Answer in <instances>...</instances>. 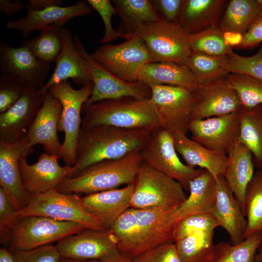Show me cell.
Here are the masks:
<instances>
[{
    "label": "cell",
    "instance_id": "cell-1",
    "mask_svg": "<svg viewBox=\"0 0 262 262\" xmlns=\"http://www.w3.org/2000/svg\"><path fill=\"white\" fill-rule=\"evenodd\" d=\"M150 132L109 125L81 128L76 149L75 164L68 166L66 178L75 177L95 163L116 159L140 151L149 137Z\"/></svg>",
    "mask_w": 262,
    "mask_h": 262
},
{
    "label": "cell",
    "instance_id": "cell-2",
    "mask_svg": "<svg viewBox=\"0 0 262 262\" xmlns=\"http://www.w3.org/2000/svg\"><path fill=\"white\" fill-rule=\"evenodd\" d=\"M143 162L140 151L101 161L87 166L75 177L65 179L55 189L62 193L87 195L117 189L122 185L133 183Z\"/></svg>",
    "mask_w": 262,
    "mask_h": 262
},
{
    "label": "cell",
    "instance_id": "cell-3",
    "mask_svg": "<svg viewBox=\"0 0 262 262\" xmlns=\"http://www.w3.org/2000/svg\"><path fill=\"white\" fill-rule=\"evenodd\" d=\"M82 128L103 125L151 132L160 127L149 99L127 97L105 99L82 108Z\"/></svg>",
    "mask_w": 262,
    "mask_h": 262
},
{
    "label": "cell",
    "instance_id": "cell-4",
    "mask_svg": "<svg viewBox=\"0 0 262 262\" xmlns=\"http://www.w3.org/2000/svg\"><path fill=\"white\" fill-rule=\"evenodd\" d=\"M93 88V82H90L79 89H75L67 80L52 85L48 90L51 96L60 101L62 107L58 131L65 134L59 158L65 165L72 166L75 164L76 146L82 121L81 113L91 95Z\"/></svg>",
    "mask_w": 262,
    "mask_h": 262
},
{
    "label": "cell",
    "instance_id": "cell-5",
    "mask_svg": "<svg viewBox=\"0 0 262 262\" xmlns=\"http://www.w3.org/2000/svg\"><path fill=\"white\" fill-rule=\"evenodd\" d=\"M131 208L177 210L187 197L181 184L143 162L133 182Z\"/></svg>",
    "mask_w": 262,
    "mask_h": 262
},
{
    "label": "cell",
    "instance_id": "cell-6",
    "mask_svg": "<svg viewBox=\"0 0 262 262\" xmlns=\"http://www.w3.org/2000/svg\"><path fill=\"white\" fill-rule=\"evenodd\" d=\"M20 217L44 216L60 221L80 224L86 229L106 230L94 216L84 209L82 197L72 193L60 192L55 189L44 193L31 196L28 204L16 211Z\"/></svg>",
    "mask_w": 262,
    "mask_h": 262
},
{
    "label": "cell",
    "instance_id": "cell-7",
    "mask_svg": "<svg viewBox=\"0 0 262 262\" xmlns=\"http://www.w3.org/2000/svg\"><path fill=\"white\" fill-rule=\"evenodd\" d=\"M146 44L150 63L184 65L192 52L189 34L179 24L161 20L142 24L135 33Z\"/></svg>",
    "mask_w": 262,
    "mask_h": 262
},
{
    "label": "cell",
    "instance_id": "cell-8",
    "mask_svg": "<svg viewBox=\"0 0 262 262\" xmlns=\"http://www.w3.org/2000/svg\"><path fill=\"white\" fill-rule=\"evenodd\" d=\"M85 229L78 223L47 217H21L10 233L9 250H27L50 245Z\"/></svg>",
    "mask_w": 262,
    "mask_h": 262
},
{
    "label": "cell",
    "instance_id": "cell-9",
    "mask_svg": "<svg viewBox=\"0 0 262 262\" xmlns=\"http://www.w3.org/2000/svg\"><path fill=\"white\" fill-rule=\"evenodd\" d=\"M0 77L23 90H39L47 81L50 64L37 59L28 49L0 41Z\"/></svg>",
    "mask_w": 262,
    "mask_h": 262
},
{
    "label": "cell",
    "instance_id": "cell-10",
    "mask_svg": "<svg viewBox=\"0 0 262 262\" xmlns=\"http://www.w3.org/2000/svg\"><path fill=\"white\" fill-rule=\"evenodd\" d=\"M117 45L106 44L91 54L93 58L117 77L129 82H137L141 68L150 63L148 48L135 33L127 34Z\"/></svg>",
    "mask_w": 262,
    "mask_h": 262
},
{
    "label": "cell",
    "instance_id": "cell-11",
    "mask_svg": "<svg viewBox=\"0 0 262 262\" xmlns=\"http://www.w3.org/2000/svg\"><path fill=\"white\" fill-rule=\"evenodd\" d=\"M140 152L143 162L178 181L186 191H189L191 181L202 169L191 167L180 160L173 133L161 127L150 133Z\"/></svg>",
    "mask_w": 262,
    "mask_h": 262
},
{
    "label": "cell",
    "instance_id": "cell-12",
    "mask_svg": "<svg viewBox=\"0 0 262 262\" xmlns=\"http://www.w3.org/2000/svg\"><path fill=\"white\" fill-rule=\"evenodd\" d=\"M150 104L160 127L172 133H187L193 119L195 98L192 92L176 86L151 85Z\"/></svg>",
    "mask_w": 262,
    "mask_h": 262
},
{
    "label": "cell",
    "instance_id": "cell-13",
    "mask_svg": "<svg viewBox=\"0 0 262 262\" xmlns=\"http://www.w3.org/2000/svg\"><path fill=\"white\" fill-rule=\"evenodd\" d=\"M74 39L76 48L91 75L93 84L91 95L83 108L100 100L122 97L150 99L151 91L149 86L139 82H127L115 76L87 52L77 34Z\"/></svg>",
    "mask_w": 262,
    "mask_h": 262
},
{
    "label": "cell",
    "instance_id": "cell-14",
    "mask_svg": "<svg viewBox=\"0 0 262 262\" xmlns=\"http://www.w3.org/2000/svg\"><path fill=\"white\" fill-rule=\"evenodd\" d=\"M134 209L136 218V239L130 258L159 245L174 243L173 235L177 210L162 208Z\"/></svg>",
    "mask_w": 262,
    "mask_h": 262
},
{
    "label": "cell",
    "instance_id": "cell-15",
    "mask_svg": "<svg viewBox=\"0 0 262 262\" xmlns=\"http://www.w3.org/2000/svg\"><path fill=\"white\" fill-rule=\"evenodd\" d=\"M239 111L222 116L193 119L188 131L191 139L208 148L227 154L238 141Z\"/></svg>",
    "mask_w": 262,
    "mask_h": 262
},
{
    "label": "cell",
    "instance_id": "cell-16",
    "mask_svg": "<svg viewBox=\"0 0 262 262\" xmlns=\"http://www.w3.org/2000/svg\"><path fill=\"white\" fill-rule=\"evenodd\" d=\"M31 149L27 135L15 143L0 142V187L17 211L28 204L31 196L24 189L18 166L19 158Z\"/></svg>",
    "mask_w": 262,
    "mask_h": 262
},
{
    "label": "cell",
    "instance_id": "cell-17",
    "mask_svg": "<svg viewBox=\"0 0 262 262\" xmlns=\"http://www.w3.org/2000/svg\"><path fill=\"white\" fill-rule=\"evenodd\" d=\"M55 246L62 258L101 260L117 249V241L110 230L85 229L62 239Z\"/></svg>",
    "mask_w": 262,
    "mask_h": 262
},
{
    "label": "cell",
    "instance_id": "cell-18",
    "mask_svg": "<svg viewBox=\"0 0 262 262\" xmlns=\"http://www.w3.org/2000/svg\"><path fill=\"white\" fill-rule=\"evenodd\" d=\"M43 100L40 90H24L12 107L0 114V142L12 143L24 138Z\"/></svg>",
    "mask_w": 262,
    "mask_h": 262
},
{
    "label": "cell",
    "instance_id": "cell-19",
    "mask_svg": "<svg viewBox=\"0 0 262 262\" xmlns=\"http://www.w3.org/2000/svg\"><path fill=\"white\" fill-rule=\"evenodd\" d=\"M26 156L19 158L18 166L23 186L30 196L55 189L67 178L68 166L59 164L58 156L43 153L33 164H28Z\"/></svg>",
    "mask_w": 262,
    "mask_h": 262
},
{
    "label": "cell",
    "instance_id": "cell-20",
    "mask_svg": "<svg viewBox=\"0 0 262 262\" xmlns=\"http://www.w3.org/2000/svg\"><path fill=\"white\" fill-rule=\"evenodd\" d=\"M26 16L6 24L7 30L20 32L27 38L33 31H40L54 25L64 27L72 18L87 16L93 13V9L84 0H79L67 6H56L40 10H34L28 6Z\"/></svg>",
    "mask_w": 262,
    "mask_h": 262
},
{
    "label": "cell",
    "instance_id": "cell-21",
    "mask_svg": "<svg viewBox=\"0 0 262 262\" xmlns=\"http://www.w3.org/2000/svg\"><path fill=\"white\" fill-rule=\"evenodd\" d=\"M193 93L195 107L193 119L226 115L238 112L242 107L236 92L226 77L199 85Z\"/></svg>",
    "mask_w": 262,
    "mask_h": 262
},
{
    "label": "cell",
    "instance_id": "cell-22",
    "mask_svg": "<svg viewBox=\"0 0 262 262\" xmlns=\"http://www.w3.org/2000/svg\"><path fill=\"white\" fill-rule=\"evenodd\" d=\"M215 200L211 213L229 235L230 243L238 245L244 239L247 219L240 205L221 175L215 179Z\"/></svg>",
    "mask_w": 262,
    "mask_h": 262
},
{
    "label": "cell",
    "instance_id": "cell-23",
    "mask_svg": "<svg viewBox=\"0 0 262 262\" xmlns=\"http://www.w3.org/2000/svg\"><path fill=\"white\" fill-rule=\"evenodd\" d=\"M62 109L60 101L49 91L44 95L42 105L27 134L31 148L41 144L46 153L59 157L62 144L59 142L57 131Z\"/></svg>",
    "mask_w": 262,
    "mask_h": 262
},
{
    "label": "cell",
    "instance_id": "cell-24",
    "mask_svg": "<svg viewBox=\"0 0 262 262\" xmlns=\"http://www.w3.org/2000/svg\"><path fill=\"white\" fill-rule=\"evenodd\" d=\"M62 50L55 61V69L47 82L40 90L44 95L52 85L72 79L80 85L92 82L91 75L77 50L74 36L69 29L60 28Z\"/></svg>",
    "mask_w": 262,
    "mask_h": 262
},
{
    "label": "cell",
    "instance_id": "cell-25",
    "mask_svg": "<svg viewBox=\"0 0 262 262\" xmlns=\"http://www.w3.org/2000/svg\"><path fill=\"white\" fill-rule=\"evenodd\" d=\"M133 183L122 188L102 191L82 197L85 211L109 230L118 218L131 208Z\"/></svg>",
    "mask_w": 262,
    "mask_h": 262
},
{
    "label": "cell",
    "instance_id": "cell-26",
    "mask_svg": "<svg viewBox=\"0 0 262 262\" xmlns=\"http://www.w3.org/2000/svg\"><path fill=\"white\" fill-rule=\"evenodd\" d=\"M137 82L148 86H179L194 93L199 85L191 70L185 65L174 62L149 63L140 70Z\"/></svg>",
    "mask_w": 262,
    "mask_h": 262
},
{
    "label": "cell",
    "instance_id": "cell-27",
    "mask_svg": "<svg viewBox=\"0 0 262 262\" xmlns=\"http://www.w3.org/2000/svg\"><path fill=\"white\" fill-rule=\"evenodd\" d=\"M175 148L187 165L208 171L215 180L223 175L227 161V155L211 150L189 138L186 133H173Z\"/></svg>",
    "mask_w": 262,
    "mask_h": 262
},
{
    "label": "cell",
    "instance_id": "cell-28",
    "mask_svg": "<svg viewBox=\"0 0 262 262\" xmlns=\"http://www.w3.org/2000/svg\"><path fill=\"white\" fill-rule=\"evenodd\" d=\"M254 167L250 151L237 141L227 154L223 176L239 203L244 214L245 192L254 175Z\"/></svg>",
    "mask_w": 262,
    "mask_h": 262
},
{
    "label": "cell",
    "instance_id": "cell-29",
    "mask_svg": "<svg viewBox=\"0 0 262 262\" xmlns=\"http://www.w3.org/2000/svg\"><path fill=\"white\" fill-rule=\"evenodd\" d=\"M189 191V196L174 213L175 222L190 215L211 213L215 200V180L202 169L190 182Z\"/></svg>",
    "mask_w": 262,
    "mask_h": 262
},
{
    "label": "cell",
    "instance_id": "cell-30",
    "mask_svg": "<svg viewBox=\"0 0 262 262\" xmlns=\"http://www.w3.org/2000/svg\"><path fill=\"white\" fill-rule=\"evenodd\" d=\"M227 0H184L178 23L189 34L217 24Z\"/></svg>",
    "mask_w": 262,
    "mask_h": 262
},
{
    "label": "cell",
    "instance_id": "cell-31",
    "mask_svg": "<svg viewBox=\"0 0 262 262\" xmlns=\"http://www.w3.org/2000/svg\"><path fill=\"white\" fill-rule=\"evenodd\" d=\"M240 125L238 142L250 151L254 166L262 171V105L239 111Z\"/></svg>",
    "mask_w": 262,
    "mask_h": 262
},
{
    "label": "cell",
    "instance_id": "cell-32",
    "mask_svg": "<svg viewBox=\"0 0 262 262\" xmlns=\"http://www.w3.org/2000/svg\"><path fill=\"white\" fill-rule=\"evenodd\" d=\"M111 2L121 19L117 30L122 34L134 33L143 24L161 20L151 0H113Z\"/></svg>",
    "mask_w": 262,
    "mask_h": 262
},
{
    "label": "cell",
    "instance_id": "cell-33",
    "mask_svg": "<svg viewBox=\"0 0 262 262\" xmlns=\"http://www.w3.org/2000/svg\"><path fill=\"white\" fill-rule=\"evenodd\" d=\"M227 62V55L192 51L184 65L193 73L199 85H202L226 78L230 73Z\"/></svg>",
    "mask_w": 262,
    "mask_h": 262
},
{
    "label": "cell",
    "instance_id": "cell-34",
    "mask_svg": "<svg viewBox=\"0 0 262 262\" xmlns=\"http://www.w3.org/2000/svg\"><path fill=\"white\" fill-rule=\"evenodd\" d=\"M262 8L257 0H231L218 25L223 32L244 35Z\"/></svg>",
    "mask_w": 262,
    "mask_h": 262
},
{
    "label": "cell",
    "instance_id": "cell-35",
    "mask_svg": "<svg viewBox=\"0 0 262 262\" xmlns=\"http://www.w3.org/2000/svg\"><path fill=\"white\" fill-rule=\"evenodd\" d=\"M262 242V234L245 239L238 245L227 242L214 244L208 262H258L255 256Z\"/></svg>",
    "mask_w": 262,
    "mask_h": 262
},
{
    "label": "cell",
    "instance_id": "cell-36",
    "mask_svg": "<svg viewBox=\"0 0 262 262\" xmlns=\"http://www.w3.org/2000/svg\"><path fill=\"white\" fill-rule=\"evenodd\" d=\"M244 214L247 219L244 239L262 234V171H255L246 187Z\"/></svg>",
    "mask_w": 262,
    "mask_h": 262
},
{
    "label": "cell",
    "instance_id": "cell-37",
    "mask_svg": "<svg viewBox=\"0 0 262 262\" xmlns=\"http://www.w3.org/2000/svg\"><path fill=\"white\" fill-rule=\"evenodd\" d=\"M214 232L191 234L176 240L180 262H208L212 254Z\"/></svg>",
    "mask_w": 262,
    "mask_h": 262
},
{
    "label": "cell",
    "instance_id": "cell-38",
    "mask_svg": "<svg viewBox=\"0 0 262 262\" xmlns=\"http://www.w3.org/2000/svg\"><path fill=\"white\" fill-rule=\"evenodd\" d=\"M61 28L57 25L46 27L38 36L23 41L22 46L43 62H55L62 49Z\"/></svg>",
    "mask_w": 262,
    "mask_h": 262
},
{
    "label": "cell",
    "instance_id": "cell-39",
    "mask_svg": "<svg viewBox=\"0 0 262 262\" xmlns=\"http://www.w3.org/2000/svg\"><path fill=\"white\" fill-rule=\"evenodd\" d=\"M192 51L213 55H228L232 48L224 39L223 32L216 24L199 32L189 35Z\"/></svg>",
    "mask_w": 262,
    "mask_h": 262
},
{
    "label": "cell",
    "instance_id": "cell-40",
    "mask_svg": "<svg viewBox=\"0 0 262 262\" xmlns=\"http://www.w3.org/2000/svg\"><path fill=\"white\" fill-rule=\"evenodd\" d=\"M226 79L236 92L242 107L250 109L262 105V81L234 73H230Z\"/></svg>",
    "mask_w": 262,
    "mask_h": 262
},
{
    "label": "cell",
    "instance_id": "cell-41",
    "mask_svg": "<svg viewBox=\"0 0 262 262\" xmlns=\"http://www.w3.org/2000/svg\"><path fill=\"white\" fill-rule=\"evenodd\" d=\"M109 230L116 238L118 250L130 257L136 239L134 209L130 208L126 210L118 218Z\"/></svg>",
    "mask_w": 262,
    "mask_h": 262
},
{
    "label": "cell",
    "instance_id": "cell-42",
    "mask_svg": "<svg viewBox=\"0 0 262 262\" xmlns=\"http://www.w3.org/2000/svg\"><path fill=\"white\" fill-rule=\"evenodd\" d=\"M217 227L218 223L211 213L188 216L175 222L173 229L174 240L175 241L193 234L214 232Z\"/></svg>",
    "mask_w": 262,
    "mask_h": 262
},
{
    "label": "cell",
    "instance_id": "cell-43",
    "mask_svg": "<svg viewBox=\"0 0 262 262\" xmlns=\"http://www.w3.org/2000/svg\"><path fill=\"white\" fill-rule=\"evenodd\" d=\"M227 56V68L230 73L244 74L262 81V48L250 56L240 55L233 50Z\"/></svg>",
    "mask_w": 262,
    "mask_h": 262
},
{
    "label": "cell",
    "instance_id": "cell-44",
    "mask_svg": "<svg viewBox=\"0 0 262 262\" xmlns=\"http://www.w3.org/2000/svg\"><path fill=\"white\" fill-rule=\"evenodd\" d=\"M87 2L93 9L98 13L104 24L105 32L100 40L101 43H108L118 38H126L127 34L120 33L112 26V17L113 15L117 14V11L111 0H87Z\"/></svg>",
    "mask_w": 262,
    "mask_h": 262
},
{
    "label": "cell",
    "instance_id": "cell-45",
    "mask_svg": "<svg viewBox=\"0 0 262 262\" xmlns=\"http://www.w3.org/2000/svg\"><path fill=\"white\" fill-rule=\"evenodd\" d=\"M16 211L0 187V241L5 247L8 246L10 233L20 219Z\"/></svg>",
    "mask_w": 262,
    "mask_h": 262
},
{
    "label": "cell",
    "instance_id": "cell-46",
    "mask_svg": "<svg viewBox=\"0 0 262 262\" xmlns=\"http://www.w3.org/2000/svg\"><path fill=\"white\" fill-rule=\"evenodd\" d=\"M11 252L15 262H59L62 258L56 246L52 244Z\"/></svg>",
    "mask_w": 262,
    "mask_h": 262
},
{
    "label": "cell",
    "instance_id": "cell-47",
    "mask_svg": "<svg viewBox=\"0 0 262 262\" xmlns=\"http://www.w3.org/2000/svg\"><path fill=\"white\" fill-rule=\"evenodd\" d=\"M133 262H180L174 243L151 248L133 258Z\"/></svg>",
    "mask_w": 262,
    "mask_h": 262
},
{
    "label": "cell",
    "instance_id": "cell-48",
    "mask_svg": "<svg viewBox=\"0 0 262 262\" xmlns=\"http://www.w3.org/2000/svg\"><path fill=\"white\" fill-rule=\"evenodd\" d=\"M151 1L162 20L178 24L184 0H151Z\"/></svg>",
    "mask_w": 262,
    "mask_h": 262
},
{
    "label": "cell",
    "instance_id": "cell-49",
    "mask_svg": "<svg viewBox=\"0 0 262 262\" xmlns=\"http://www.w3.org/2000/svg\"><path fill=\"white\" fill-rule=\"evenodd\" d=\"M24 90L0 77V114L12 107L19 99Z\"/></svg>",
    "mask_w": 262,
    "mask_h": 262
},
{
    "label": "cell",
    "instance_id": "cell-50",
    "mask_svg": "<svg viewBox=\"0 0 262 262\" xmlns=\"http://www.w3.org/2000/svg\"><path fill=\"white\" fill-rule=\"evenodd\" d=\"M262 42V8L244 34L241 43L236 48L239 49H250Z\"/></svg>",
    "mask_w": 262,
    "mask_h": 262
},
{
    "label": "cell",
    "instance_id": "cell-51",
    "mask_svg": "<svg viewBox=\"0 0 262 262\" xmlns=\"http://www.w3.org/2000/svg\"><path fill=\"white\" fill-rule=\"evenodd\" d=\"M25 7V5L19 0H16L14 2L8 0H0V11L8 16H11L22 11Z\"/></svg>",
    "mask_w": 262,
    "mask_h": 262
},
{
    "label": "cell",
    "instance_id": "cell-52",
    "mask_svg": "<svg viewBox=\"0 0 262 262\" xmlns=\"http://www.w3.org/2000/svg\"><path fill=\"white\" fill-rule=\"evenodd\" d=\"M62 0H30L25 3V6L34 10H40L49 7L61 6Z\"/></svg>",
    "mask_w": 262,
    "mask_h": 262
},
{
    "label": "cell",
    "instance_id": "cell-53",
    "mask_svg": "<svg viewBox=\"0 0 262 262\" xmlns=\"http://www.w3.org/2000/svg\"><path fill=\"white\" fill-rule=\"evenodd\" d=\"M100 262H133L131 258L120 252L118 249L100 260Z\"/></svg>",
    "mask_w": 262,
    "mask_h": 262
},
{
    "label": "cell",
    "instance_id": "cell-54",
    "mask_svg": "<svg viewBox=\"0 0 262 262\" xmlns=\"http://www.w3.org/2000/svg\"><path fill=\"white\" fill-rule=\"evenodd\" d=\"M223 34L226 43L232 48H236L241 43L244 35L234 32H223Z\"/></svg>",
    "mask_w": 262,
    "mask_h": 262
},
{
    "label": "cell",
    "instance_id": "cell-55",
    "mask_svg": "<svg viewBox=\"0 0 262 262\" xmlns=\"http://www.w3.org/2000/svg\"><path fill=\"white\" fill-rule=\"evenodd\" d=\"M0 262H15L12 252L6 247L0 249Z\"/></svg>",
    "mask_w": 262,
    "mask_h": 262
},
{
    "label": "cell",
    "instance_id": "cell-56",
    "mask_svg": "<svg viewBox=\"0 0 262 262\" xmlns=\"http://www.w3.org/2000/svg\"><path fill=\"white\" fill-rule=\"evenodd\" d=\"M59 262H100V260H76L62 258Z\"/></svg>",
    "mask_w": 262,
    "mask_h": 262
},
{
    "label": "cell",
    "instance_id": "cell-57",
    "mask_svg": "<svg viewBox=\"0 0 262 262\" xmlns=\"http://www.w3.org/2000/svg\"><path fill=\"white\" fill-rule=\"evenodd\" d=\"M255 258L258 262H262V242L258 250Z\"/></svg>",
    "mask_w": 262,
    "mask_h": 262
}]
</instances>
